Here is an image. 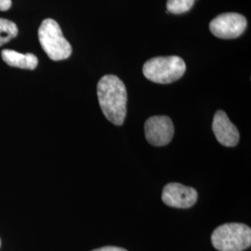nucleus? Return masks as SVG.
<instances>
[{
	"label": "nucleus",
	"instance_id": "f257e3e1",
	"mask_svg": "<svg viewBox=\"0 0 251 251\" xmlns=\"http://www.w3.org/2000/svg\"><path fill=\"white\" fill-rule=\"evenodd\" d=\"M97 95L104 117L115 125H122L126 116L127 102L125 84L117 75H106L100 79Z\"/></svg>",
	"mask_w": 251,
	"mask_h": 251
},
{
	"label": "nucleus",
	"instance_id": "f03ea898",
	"mask_svg": "<svg viewBox=\"0 0 251 251\" xmlns=\"http://www.w3.org/2000/svg\"><path fill=\"white\" fill-rule=\"evenodd\" d=\"M185 71V63L178 56L152 58L143 67L144 76L157 84H171L179 80Z\"/></svg>",
	"mask_w": 251,
	"mask_h": 251
},
{
	"label": "nucleus",
	"instance_id": "7ed1b4c3",
	"mask_svg": "<svg viewBox=\"0 0 251 251\" xmlns=\"http://www.w3.org/2000/svg\"><path fill=\"white\" fill-rule=\"evenodd\" d=\"M211 243L217 251H243L251 245V229L243 224H225L216 228Z\"/></svg>",
	"mask_w": 251,
	"mask_h": 251
},
{
	"label": "nucleus",
	"instance_id": "20e7f679",
	"mask_svg": "<svg viewBox=\"0 0 251 251\" xmlns=\"http://www.w3.org/2000/svg\"><path fill=\"white\" fill-rule=\"evenodd\" d=\"M38 39L47 55L52 61L68 59L72 47L63 36L60 25L52 19H46L38 29Z\"/></svg>",
	"mask_w": 251,
	"mask_h": 251
},
{
	"label": "nucleus",
	"instance_id": "39448f33",
	"mask_svg": "<svg viewBox=\"0 0 251 251\" xmlns=\"http://www.w3.org/2000/svg\"><path fill=\"white\" fill-rule=\"evenodd\" d=\"M248 25L245 16L239 13H223L209 24L210 32L219 38L233 39L241 36Z\"/></svg>",
	"mask_w": 251,
	"mask_h": 251
},
{
	"label": "nucleus",
	"instance_id": "423d86ee",
	"mask_svg": "<svg viewBox=\"0 0 251 251\" xmlns=\"http://www.w3.org/2000/svg\"><path fill=\"white\" fill-rule=\"evenodd\" d=\"M144 131L147 142L153 146L170 144L174 135L172 120L166 116H155L146 120Z\"/></svg>",
	"mask_w": 251,
	"mask_h": 251
},
{
	"label": "nucleus",
	"instance_id": "0eeeda50",
	"mask_svg": "<svg viewBox=\"0 0 251 251\" xmlns=\"http://www.w3.org/2000/svg\"><path fill=\"white\" fill-rule=\"evenodd\" d=\"M198 192L193 187L177 182L167 184L162 193V200L167 206L176 208H189L198 201Z\"/></svg>",
	"mask_w": 251,
	"mask_h": 251
},
{
	"label": "nucleus",
	"instance_id": "6e6552de",
	"mask_svg": "<svg viewBox=\"0 0 251 251\" xmlns=\"http://www.w3.org/2000/svg\"><path fill=\"white\" fill-rule=\"evenodd\" d=\"M212 130L218 142L226 147H234L239 142V131L230 121L226 113L219 110L216 112L212 123Z\"/></svg>",
	"mask_w": 251,
	"mask_h": 251
},
{
	"label": "nucleus",
	"instance_id": "1a4fd4ad",
	"mask_svg": "<svg viewBox=\"0 0 251 251\" xmlns=\"http://www.w3.org/2000/svg\"><path fill=\"white\" fill-rule=\"evenodd\" d=\"M1 56L3 61L12 67L34 70L38 64L37 57L32 53L22 54L15 50H4L1 52Z\"/></svg>",
	"mask_w": 251,
	"mask_h": 251
},
{
	"label": "nucleus",
	"instance_id": "9d476101",
	"mask_svg": "<svg viewBox=\"0 0 251 251\" xmlns=\"http://www.w3.org/2000/svg\"><path fill=\"white\" fill-rule=\"evenodd\" d=\"M18 35V27L9 20L0 19V46L8 43Z\"/></svg>",
	"mask_w": 251,
	"mask_h": 251
},
{
	"label": "nucleus",
	"instance_id": "9b49d317",
	"mask_svg": "<svg viewBox=\"0 0 251 251\" xmlns=\"http://www.w3.org/2000/svg\"><path fill=\"white\" fill-rule=\"evenodd\" d=\"M196 0H168V12L173 14H182L189 11L194 6Z\"/></svg>",
	"mask_w": 251,
	"mask_h": 251
},
{
	"label": "nucleus",
	"instance_id": "f8f14e48",
	"mask_svg": "<svg viewBox=\"0 0 251 251\" xmlns=\"http://www.w3.org/2000/svg\"><path fill=\"white\" fill-rule=\"evenodd\" d=\"M11 7V0H0V11H6Z\"/></svg>",
	"mask_w": 251,
	"mask_h": 251
},
{
	"label": "nucleus",
	"instance_id": "ddd939ff",
	"mask_svg": "<svg viewBox=\"0 0 251 251\" xmlns=\"http://www.w3.org/2000/svg\"><path fill=\"white\" fill-rule=\"evenodd\" d=\"M92 251H127L125 249L118 248V247H103L100 249H97Z\"/></svg>",
	"mask_w": 251,
	"mask_h": 251
},
{
	"label": "nucleus",
	"instance_id": "4468645a",
	"mask_svg": "<svg viewBox=\"0 0 251 251\" xmlns=\"http://www.w3.org/2000/svg\"><path fill=\"white\" fill-rule=\"evenodd\" d=\"M0 247H1V239H0Z\"/></svg>",
	"mask_w": 251,
	"mask_h": 251
}]
</instances>
